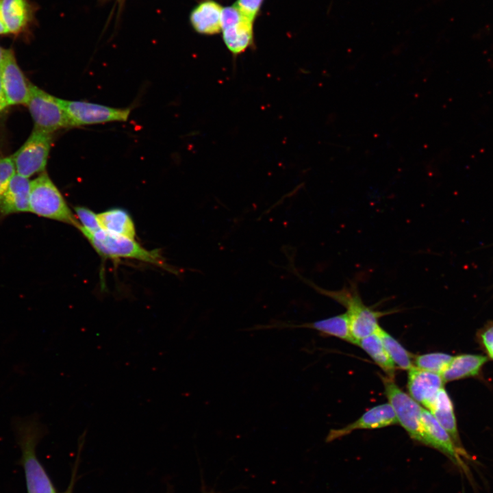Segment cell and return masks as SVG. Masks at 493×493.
<instances>
[{
    "label": "cell",
    "instance_id": "obj_1",
    "mask_svg": "<svg viewBox=\"0 0 493 493\" xmlns=\"http://www.w3.org/2000/svg\"><path fill=\"white\" fill-rule=\"evenodd\" d=\"M286 269L318 293L333 299L346 308L351 333L357 342L359 340L377 332L380 327L379 319L390 313V311H376L366 305L359 292L357 284L354 281H350L348 285L344 286L339 290H327L303 277L296 269L293 260L289 261Z\"/></svg>",
    "mask_w": 493,
    "mask_h": 493
},
{
    "label": "cell",
    "instance_id": "obj_2",
    "mask_svg": "<svg viewBox=\"0 0 493 493\" xmlns=\"http://www.w3.org/2000/svg\"><path fill=\"white\" fill-rule=\"evenodd\" d=\"M12 426L21 447L27 493H55L54 487L36 455V446L46 427L38 415L16 416Z\"/></svg>",
    "mask_w": 493,
    "mask_h": 493
},
{
    "label": "cell",
    "instance_id": "obj_3",
    "mask_svg": "<svg viewBox=\"0 0 493 493\" xmlns=\"http://www.w3.org/2000/svg\"><path fill=\"white\" fill-rule=\"evenodd\" d=\"M77 229L99 255L105 258L134 259L150 263L177 273V270L166 263L158 251L147 250L134 239L112 234L103 229L92 233L83 228L81 225Z\"/></svg>",
    "mask_w": 493,
    "mask_h": 493
},
{
    "label": "cell",
    "instance_id": "obj_4",
    "mask_svg": "<svg viewBox=\"0 0 493 493\" xmlns=\"http://www.w3.org/2000/svg\"><path fill=\"white\" fill-rule=\"evenodd\" d=\"M29 212L76 228L80 225L63 195L45 172L31 181Z\"/></svg>",
    "mask_w": 493,
    "mask_h": 493
},
{
    "label": "cell",
    "instance_id": "obj_5",
    "mask_svg": "<svg viewBox=\"0 0 493 493\" xmlns=\"http://www.w3.org/2000/svg\"><path fill=\"white\" fill-rule=\"evenodd\" d=\"M385 394L391 405L398 423L417 442L428 446V439L422 421V407L403 392L394 379L381 377Z\"/></svg>",
    "mask_w": 493,
    "mask_h": 493
},
{
    "label": "cell",
    "instance_id": "obj_6",
    "mask_svg": "<svg viewBox=\"0 0 493 493\" xmlns=\"http://www.w3.org/2000/svg\"><path fill=\"white\" fill-rule=\"evenodd\" d=\"M26 105L34 122V129L51 134L72 127L62 99L47 93L31 83Z\"/></svg>",
    "mask_w": 493,
    "mask_h": 493
},
{
    "label": "cell",
    "instance_id": "obj_7",
    "mask_svg": "<svg viewBox=\"0 0 493 493\" xmlns=\"http://www.w3.org/2000/svg\"><path fill=\"white\" fill-rule=\"evenodd\" d=\"M51 143V134L34 129L26 142L12 155L16 173L29 178L43 172Z\"/></svg>",
    "mask_w": 493,
    "mask_h": 493
},
{
    "label": "cell",
    "instance_id": "obj_8",
    "mask_svg": "<svg viewBox=\"0 0 493 493\" xmlns=\"http://www.w3.org/2000/svg\"><path fill=\"white\" fill-rule=\"evenodd\" d=\"M220 23L223 41L232 54L239 55L252 45L253 21L234 4L223 8Z\"/></svg>",
    "mask_w": 493,
    "mask_h": 493
},
{
    "label": "cell",
    "instance_id": "obj_9",
    "mask_svg": "<svg viewBox=\"0 0 493 493\" xmlns=\"http://www.w3.org/2000/svg\"><path fill=\"white\" fill-rule=\"evenodd\" d=\"M62 105L72 127L114 121H126L129 108H115L79 101L62 99Z\"/></svg>",
    "mask_w": 493,
    "mask_h": 493
},
{
    "label": "cell",
    "instance_id": "obj_10",
    "mask_svg": "<svg viewBox=\"0 0 493 493\" xmlns=\"http://www.w3.org/2000/svg\"><path fill=\"white\" fill-rule=\"evenodd\" d=\"M0 72L8 105H26L30 83L20 69L12 49H5Z\"/></svg>",
    "mask_w": 493,
    "mask_h": 493
},
{
    "label": "cell",
    "instance_id": "obj_11",
    "mask_svg": "<svg viewBox=\"0 0 493 493\" xmlns=\"http://www.w3.org/2000/svg\"><path fill=\"white\" fill-rule=\"evenodd\" d=\"M294 328L312 329L318 331L321 333L335 336L353 344L357 345V341L351 333L349 318L346 312L325 319L301 324H294L279 320L274 321L269 324L255 326L251 329H283Z\"/></svg>",
    "mask_w": 493,
    "mask_h": 493
},
{
    "label": "cell",
    "instance_id": "obj_12",
    "mask_svg": "<svg viewBox=\"0 0 493 493\" xmlns=\"http://www.w3.org/2000/svg\"><path fill=\"white\" fill-rule=\"evenodd\" d=\"M398 423L395 413L388 403L376 405L366 412L360 418L348 425L336 429H331L327 441L340 438L357 429H373L385 427Z\"/></svg>",
    "mask_w": 493,
    "mask_h": 493
},
{
    "label": "cell",
    "instance_id": "obj_13",
    "mask_svg": "<svg viewBox=\"0 0 493 493\" xmlns=\"http://www.w3.org/2000/svg\"><path fill=\"white\" fill-rule=\"evenodd\" d=\"M440 375L420 369L416 366L408 370L407 388L410 396L427 409L431 407L435 398L444 388Z\"/></svg>",
    "mask_w": 493,
    "mask_h": 493
},
{
    "label": "cell",
    "instance_id": "obj_14",
    "mask_svg": "<svg viewBox=\"0 0 493 493\" xmlns=\"http://www.w3.org/2000/svg\"><path fill=\"white\" fill-rule=\"evenodd\" d=\"M422 421L428 439V446L444 453L453 463L464 468L462 456H466V452L459 449L454 442L440 425L433 414L427 409L422 408Z\"/></svg>",
    "mask_w": 493,
    "mask_h": 493
},
{
    "label": "cell",
    "instance_id": "obj_15",
    "mask_svg": "<svg viewBox=\"0 0 493 493\" xmlns=\"http://www.w3.org/2000/svg\"><path fill=\"white\" fill-rule=\"evenodd\" d=\"M30 184L28 178L14 175L0 203V214L29 212Z\"/></svg>",
    "mask_w": 493,
    "mask_h": 493
},
{
    "label": "cell",
    "instance_id": "obj_16",
    "mask_svg": "<svg viewBox=\"0 0 493 493\" xmlns=\"http://www.w3.org/2000/svg\"><path fill=\"white\" fill-rule=\"evenodd\" d=\"M1 11L9 34H21L32 23L34 10L29 0H1Z\"/></svg>",
    "mask_w": 493,
    "mask_h": 493
},
{
    "label": "cell",
    "instance_id": "obj_17",
    "mask_svg": "<svg viewBox=\"0 0 493 493\" xmlns=\"http://www.w3.org/2000/svg\"><path fill=\"white\" fill-rule=\"evenodd\" d=\"M223 7L213 0H205L198 4L191 12L190 21L193 29L205 35L217 34L221 31Z\"/></svg>",
    "mask_w": 493,
    "mask_h": 493
},
{
    "label": "cell",
    "instance_id": "obj_18",
    "mask_svg": "<svg viewBox=\"0 0 493 493\" xmlns=\"http://www.w3.org/2000/svg\"><path fill=\"white\" fill-rule=\"evenodd\" d=\"M488 357L479 354L453 356L441 377L444 383L477 376Z\"/></svg>",
    "mask_w": 493,
    "mask_h": 493
},
{
    "label": "cell",
    "instance_id": "obj_19",
    "mask_svg": "<svg viewBox=\"0 0 493 493\" xmlns=\"http://www.w3.org/2000/svg\"><path fill=\"white\" fill-rule=\"evenodd\" d=\"M429 411L448 433L456 446L465 451L459 440L453 404L444 388L438 392Z\"/></svg>",
    "mask_w": 493,
    "mask_h": 493
},
{
    "label": "cell",
    "instance_id": "obj_20",
    "mask_svg": "<svg viewBox=\"0 0 493 493\" xmlns=\"http://www.w3.org/2000/svg\"><path fill=\"white\" fill-rule=\"evenodd\" d=\"M101 229L107 232L134 239L136 227L130 214L122 208H112L97 214Z\"/></svg>",
    "mask_w": 493,
    "mask_h": 493
},
{
    "label": "cell",
    "instance_id": "obj_21",
    "mask_svg": "<svg viewBox=\"0 0 493 493\" xmlns=\"http://www.w3.org/2000/svg\"><path fill=\"white\" fill-rule=\"evenodd\" d=\"M357 345L372 359L387 377L394 378L396 366L385 350L377 331L359 340Z\"/></svg>",
    "mask_w": 493,
    "mask_h": 493
},
{
    "label": "cell",
    "instance_id": "obj_22",
    "mask_svg": "<svg viewBox=\"0 0 493 493\" xmlns=\"http://www.w3.org/2000/svg\"><path fill=\"white\" fill-rule=\"evenodd\" d=\"M377 333L385 350L396 367L409 370L414 366L412 355L401 343L381 327L378 329Z\"/></svg>",
    "mask_w": 493,
    "mask_h": 493
},
{
    "label": "cell",
    "instance_id": "obj_23",
    "mask_svg": "<svg viewBox=\"0 0 493 493\" xmlns=\"http://www.w3.org/2000/svg\"><path fill=\"white\" fill-rule=\"evenodd\" d=\"M453 356L444 353H430L413 357L414 366L441 375Z\"/></svg>",
    "mask_w": 493,
    "mask_h": 493
},
{
    "label": "cell",
    "instance_id": "obj_24",
    "mask_svg": "<svg viewBox=\"0 0 493 493\" xmlns=\"http://www.w3.org/2000/svg\"><path fill=\"white\" fill-rule=\"evenodd\" d=\"M74 210L75 216L83 228L92 233L102 230L97 214L84 206L75 207Z\"/></svg>",
    "mask_w": 493,
    "mask_h": 493
},
{
    "label": "cell",
    "instance_id": "obj_25",
    "mask_svg": "<svg viewBox=\"0 0 493 493\" xmlns=\"http://www.w3.org/2000/svg\"><path fill=\"white\" fill-rule=\"evenodd\" d=\"M16 173L12 156L0 159V203L11 179Z\"/></svg>",
    "mask_w": 493,
    "mask_h": 493
},
{
    "label": "cell",
    "instance_id": "obj_26",
    "mask_svg": "<svg viewBox=\"0 0 493 493\" xmlns=\"http://www.w3.org/2000/svg\"><path fill=\"white\" fill-rule=\"evenodd\" d=\"M264 0H237L234 5L251 20L254 21Z\"/></svg>",
    "mask_w": 493,
    "mask_h": 493
},
{
    "label": "cell",
    "instance_id": "obj_27",
    "mask_svg": "<svg viewBox=\"0 0 493 493\" xmlns=\"http://www.w3.org/2000/svg\"><path fill=\"white\" fill-rule=\"evenodd\" d=\"M479 338L488 357L493 359V323L486 325L481 329Z\"/></svg>",
    "mask_w": 493,
    "mask_h": 493
},
{
    "label": "cell",
    "instance_id": "obj_28",
    "mask_svg": "<svg viewBox=\"0 0 493 493\" xmlns=\"http://www.w3.org/2000/svg\"><path fill=\"white\" fill-rule=\"evenodd\" d=\"M7 105H8L4 93L0 72V111L3 110Z\"/></svg>",
    "mask_w": 493,
    "mask_h": 493
},
{
    "label": "cell",
    "instance_id": "obj_29",
    "mask_svg": "<svg viewBox=\"0 0 493 493\" xmlns=\"http://www.w3.org/2000/svg\"><path fill=\"white\" fill-rule=\"evenodd\" d=\"M7 34H9V33L5 27V25L4 23V21H3V19L2 17L1 11V0H0V35Z\"/></svg>",
    "mask_w": 493,
    "mask_h": 493
},
{
    "label": "cell",
    "instance_id": "obj_30",
    "mask_svg": "<svg viewBox=\"0 0 493 493\" xmlns=\"http://www.w3.org/2000/svg\"><path fill=\"white\" fill-rule=\"evenodd\" d=\"M4 52H5V49H3L0 46V64H1V62H2L3 58V55H4Z\"/></svg>",
    "mask_w": 493,
    "mask_h": 493
},
{
    "label": "cell",
    "instance_id": "obj_31",
    "mask_svg": "<svg viewBox=\"0 0 493 493\" xmlns=\"http://www.w3.org/2000/svg\"><path fill=\"white\" fill-rule=\"evenodd\" d=\"M62 493H71V487H68V488L65 492H62Z\"/></svg>",
    "mask_w": 493,
    "mask_h": 493
}]
</instances>
